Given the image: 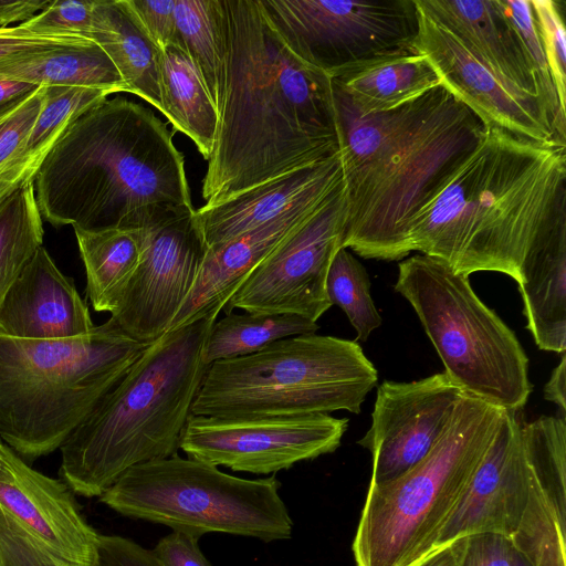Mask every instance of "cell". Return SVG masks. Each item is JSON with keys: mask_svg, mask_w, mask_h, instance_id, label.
Returning a JSON list of instances; mask_svg holds the SVG:
<instances>
[{"mask_svg": "<svg viewBox=\"0 0 566 566\" xmlns=\"http://www.w3.org/2000/svg\"><path fill=\"white\" fill-rule=\"evenodd\" d=\"M544 398L559 407L563 416L566 412V356L563 354L560 361L552 371L544 387Z\"/></svg>", "mask_w": 566, "mask_h": 566, "instance_id": "47", "label": "cell"}, {"mask_svg": "<svg viewBox=\"0 0 566 566\" xmlns=\"http://www.w3.org/2000/svg\"><path fill=\"white\" fill-rule=\"evenodd\" d=\"M334 95L346 197L342 248L402 261L412 252V220L481 142L485 126L442 84L369 115L335 88Z\"/></svg>", "mask_w": 566, "mask_h": 566, "instance_id": "2", "label": "cell"}, {"mask_svg": "<svg viewBox=\"0 0 566 566\" xmlns=\"http://www.w3.org/2000/svg\"><path fill=\"white\" fill-rule=\"evenodd\" d=\"M86 273V294L97 312L111 314L120 303L140 261L135 229H74Z\"/></svg>", "mask_w": 566, "mask_h": 566, "instance_id": "27", "label": "cell"}, {"mask_svg": "<svg viewBox=\"0 0 566 566\" xmlns=\"http://www.w3.org/2000/svg\"><path fill=\"white\" fill-rule=\"evenodd\" d=\"M518 290L526 328L537 347L566 349V214L530 245L520 265Z\"/></svg>", "mask_w": 566, "mask_h": 566, "instance_id": "23", "label": "cell"}, {"mask_svg": "<svg viewBox=\"0 0 566 566\" xmlns=\"http://www.w3.org/2000/svg\"><path fill=\"white\" fill-rule=\"evenodd\" d=\"M1 119V118H0Z\"/></svg>", "mask_w": 566, "mask_h": 566, "instance_id": "50", "label": "cell"}, {"mask_svg": "<svg viewBox=\"0 0 566 566\" xmlns=\"http://www.w3.org/2000/svg\"><path fill=\"white\" fill-rule=\"evenodd\" d=\"M280 481L244 479L175 454L128 469L99 501L118 514L197 538L208 533L284 541L293 521Z\"/></svg>", "mask_w": 566, "mask_h": 566, "instance_id": "10", "label": "cell"}, {"mask_svg": "<svg viewBox=\"0 0 566 566\" xmlns=\"http://www.w3.org/2000/svg\"><path fill=\"white\" fill-rule=\"evenodd\" d=\"M319 326L293 314H226L216 319L205 339L201 360L206 366L254 354L291 336L315 333Z\"/></svg>", "mask_w": 566, "mask_h": 566, "instance_id": "30", "label": "cell"}, {"mask_svg": "<svg viewBox=\"0 0 566 566\" xmlns=\"http://www.w3.org/2000/svg\"><path fill=\"white\" fill-rule=\"evenodd\" d=\"M123 228L136 230L142 254L111 318L126 335L149 345L169 331L193 286L208 245L192 206H146Z\"/></svg>", "mask_w": 566, "mask_h": 566, "instance_id": "13", "label": "cell"}, {"mask_svg": "<svg viewBox=\"0 0 566 566\" xmlns=\"http://www.w3.org/2000/svg\"><path fill=\"white\" fill-rule=\"evenodd\" d=\"M521 438L536 482L566 524L565 417L541 416L531 422H521Z\"/></svg>", "mask_w": 566, "mask_h": 566, "instance_id": "32", "label": "cell"}, {"mask_svg": "<svg viewBox=\"0 0 566 566\" xmlns=\"http://www.w3.org/2000/svg\"><path fill=\"white\" fill-rule=\"evenodd\" d=\"M516 412L503 410L482 461L440 528L430 555L472 534L496 533L510 537L516 528L533 476Z\"/></svg>", "mask_w": 566, "mask_h": 566, "instance_id": "18", "label": "cell"}, {"mask_svg": "<svg viewBox=\"0 0 566 566\" xmlns=\"http://www.w3.org/2000/svg\"><path fill=\"white\" fill-rule=\"evenodd\" d=\"M415 2L451 31L495 73L543 101L536 72L517 32L501 9L499 0H415Z\"/></svg>", "mask_w": 566, "mask_h": 566, "instance_id": "22", "label": "cell"}, {"mask_svg": "<svg viewBox=\"0 0 566 566\" xmlns=\"http://www.w3.org/2000/svg\"><path fill=\"white\" fill-rule=\"evenodd\" d=\"M370 280L365 266L345 248H340L328 269L326 294L332 305L339 306L365 342L381 325L382 318L370 294Z\"/></svg>", "mask_w": 566, "mask_h": 566, "instance_id": "35", "label": "cell"}, {"mask_svg": "<svg viewBox=\"0 0 566 566\" xmlns=\"http://www.w3.org/2000/svg\"><path fill=\"white\" fill-rule=\"evenodd\" d=\"M465 547V537L437 551L416 566H459Z\"/></svg>", "mask_w": 566, "mask_h": 566, "instance_id": "48", "label": "cell"}, {"mask_svg": "<svg viewBox=\"0 0 566 566\" xmlns=\"http://www.w3.org/2000/svg\"><path fill=\"white\" fill-rule=\"evenodd\" d=\"M395 290L412 306L464 394L518 411L532 392L528 358L515 333L473 291L469 276L416 254L398 264Z\"/></svg>", "mask_w": 566, "mask_h": 566, "instance_id": "9", "label": "cell"}, {"mask_svg": "<svg viewBox=\"0 0 566 566\" xmlns=\"http://www.w3.org/2000/svg\"><path fill=\"white\" fill-rule=\"evenodd\" d=\"M163 115L187 135L208 160L217 136L218 108L206 83L184 49L171 43L160 55Z\"/></svg>", "mask_w": 566, "mask_h": 566, "instance_id": "26", "label": "cell"}, {"mask_svg": "<svg viewBox=\"0 0 566 566\" xmlns=\"http://www.w3.org/2000/svg\"><path fill=\"white\" fill-rule=\"evenodd\" d=\"M347 418L328 413L291 417H211L191 415L179 450L188 458L234 472L275 474L334 452Z\"/></svg>", "mask_w": 566, "mask_h": 566, "instance_id": "14", "label": "cell"}, {"mask_svg": "<svg viewBox=\"0 0 566 566\" xmlns=\"http://www.w3.org/2000/svg\"><path fill=\"white\" fill-rule=\"evenodd\" d=\"M439 84L428 57L417 52L368 60L333 78L335 91L360 115L394 109Z\"/></svg>", "mask_w": 566, "mask_h": 566, "instance_id": "24", "label": "cell"}, {"mask_svg": "<svg viewBox=\"0 0 566 566\" xmlns=\"http://www.w3.org/2000/svg\"><path fill=\"white\" fill-rule=\"evenodd\" d=\"M286 48L332 78L358 63L415 52V0H260Z\"/></svg>", "mask_w": 566, "mask_h": 566, "instance_id": "11", "label": "cell"}, {"mask_svg": "<svg viewBox=\"0 0 566 566\" xmlns=\"http://www.w3.org/2000/svg\"><path fill=\"white\" fill-rule=\"evenodd\" d=\"M513 566H531L530 563L521 555L518 554L516 551H515V556H514V564Z\"/></svg>", "mask_w": 566, "mask_h": 566, "instance_id": "49", "label": "cell"}, {"mask_svg": "<svg viewBox=\"0 0 566 566\" xmlns=\"http://www.w3.org/2000/svg\"><path fill=\"white\" fill-rule=\"evenodd\" d=\"M332 195L301 205L226 242L209 247L188 296L174 317L176 329L198 319H217L228 301L253 270Z\"/></svg>", "mask_w": 566, "mask_h": 566, "instance_id": "19", "label": "cell"}, {"mask_svg": "<svg viewBox=\"0 0 566 566\" xmlns=\"http://www.w3.org/2000/svg\"><path fill=\"white\" fill-rule=\"evenodd\" d=\"M0 78L38 86L96 88L109 94L127 92L113 62L95 43L6 62L0 64Z\"/></svg>", "mask_w": 566, "mask_h": 566, "instance_id": "29", "label": "cell"}, {"mask_svg": "<svg viewBox=\"0 0 566 566\" xmlns=\"http://www.w3.org/2000/svg\"><path fill=\"white\" fill-rule=\"evenodd\" d=\"M51 0H0V27L22 23L45 9Z\"/></svg>", "mask_w": 566, "mask_h": 566, "instance_id": "45", "label": "cell"}, {"mask_svg": "<svg viewBox=\"0 0 566 566\" xmlns=\"http://www.w3.org/2000/svg\"><path fill=\"white\" fill-rule=\"evenodd\" d=\"M515 549L509 537L496 533H478L465 537L459 566H513Z\"/></svg>", "mask_w": 566, "mask_h": 566, "instance_id": "42", "label": "cell"}, {"mask_svg": "<svg viewBox=\"0 0 566 566\" xmlns=\"http://www.w3.org/2000/svg\"><path fill=\"white\" fill-rule=\"evenodd\" d=\"M378 374L355 340L316 333L279 339L208 366L195 416L291 417L346 410L358 415Z\"/></svg>", "mask_w": 566, "mask_h": 566, "instance_id": "7", "label": "cell"}, {"mask_svg": "<svg viewBox=\"0 0 566 566\" xmlns=\"http://www.w3.org/2000/svg\"><path fill=\"white\" fill-rule=\"evenodd\" d=\"M214 321L198 319L149 344L70 434L60 448V475L73 493L99 497L128 469L178 453Z\"/></svg>", "mask_w": 566, "mask_h": 566, "instance_id": "5", "label": "cell"}, {"mask_svg": "<svg viewBox=\"0 0 566 566\" xmlns=\"http://www.w3.org/2000/svg\"><path fill=\"white\" fill-rule=\"evenodd\" d=\"M94 566H165L153 549L118 536L99 534Z\"/></svg>", "mask_w": 566, "mask_h": 566, "instance_id": "43", "label": "cell"}, {"mask_svg": "<svg viewBox=\"0 0 566 566\" xmlns=\"http://www.w3.org/2000/svg\"><path fill=\"white\" fill-rule=\"evenodd\" d=\"M86 38L111 59L127 93L163 113L159 50L142 30L123 0H95Z\"/></svg>", "mask_w": 566, "mask_h": 566, "instance_id": "25", "label": "cell"}, {"mask_svg": "<svg viewBox=\"0 0 566 566\" xmlns=\"http://www.w3.org/2000/svg\"><path fill=\"white\" fill-rule=\"evenodd\" d=\"M565 531L566 524L533 475L525 507L509 537L514 549L531 566H566Z\"/></svg>", "mask_w": 566, "mask_h": 566, "instance_id": "34", "label": "cell"}, {"mask_svg": "<svg viewBox=\"0 0 566 566\" xmlns=\"http://www.w3.org/2000/svg\"><path fill=\"white\" fill-rule=\"evenodd\" d=\"M220 0H176L174 42L199 70L217 104L220 88Z\"/></svg>", "mask_w": 566, "mask_h": 566, "instance_id": "33", "label": "cell"}, {"mask_svg": "<svg viewBox=\"0 0 566 566\" xmlns=\"http://www.w3.org/2000/svg\"><path fill=\"white\" fill-rule=\"evenodd\" d=\"M566 214V146L485 127L476 147L417 213L412 251L455 273L520 279L530 245Z\"/></svg>", "mask_w": 566, "mask_h": 566, "instance_id": "3", "label": "cell"}, {"mask_svg": "<svg viewBox=\"0 0 566 566\" xmlns=\"http://www.w3.org/2000/svg\"><path fill=\"white\" fill-rule=\"evenodd\" d=\"M559 1L531 0L560 109L566 114V32Z\"/></svg>", "mask_w": 566, "mask_h": 566, "instance_id": "37", "label": "cell"}, {"mask_svg": "<svg viewBox=\"0 0 566 566\" xmlns=\"http://www.w3.org/2000/svg\"><path fill=\"white\" fill-rule=\"evenodd\" d=\"M43 235L33 181L0 198V303L43 245Z\"/></svg>", "mask_w": 566, "mask_h": 566, "instance_id": "31", "label": "cell"}, {"mask_svg": "<svg viewBox=\"0 0 566 566\" xmlns=\"http://www.w3.org/2000/svg\"><path fill=\"white\" fill-rule=\"evenodd\" d=\"M38 87L21 81L0 78V118L12 112Z\"/></svg>", "mask_w": 566, "mask_h": 566, "instance_id": "46", "label": "cell"}, {"mask_svg": "<svg viewBox=\"0 0 566 566\" xmlns=\"http://www.w3.org/2000/svg\"><path fill=\"white\" fill-rule=\"evenodd\" d=\"M345 220L344 186L253 270L222 311L293 314L317 322L332 306L326 277L342 248Z\"/></svg>", "mask_w": 566, "mask_h": 566, "instance_id": "15", "label": "cell"}, {"mask_svg": "<svg viewBox=\"0 0 566 566\" xmlns=\"http://www.w3.org/2000/svg\"><path fill=\"white\" fill-rule=\"evenodd\" d=\"M147 346L111 317L72 338L0 334V437L30 461L60 449Z\"/></svg>", "mask_w": 566, "mask_h": 566, "instance_id": "6", "label": "cell"}, {"mask_svg": "<svg viewBox=\"0 0 566 566\" xmlns=\"http://www.w3.org/2000/svg\"><path fill=\"white\" fill-rule=\"evenodd\" d=\"M154 112L122 97L77 116L34 179L42 218L54 227L123 228L150 205L192 206L182 154Z\"/></svg>", "mask_w": 566, "mask_h": 566, "instance_id": "4", "label": "cell"}, {"mask_svg": "<svg viewBox=\"0 0 566 566\" xmlns=\"http://www.w3.org/2000/svg\"><path fill=\"white\" fill-rule=\"evenodd\" d=\"M218 128L206 206L339 150L333 78L298 60L260 0H220Z\"/></svg>", "mask_w": 566, "mask_h": 566, "instance_id": "1", "label": "cell"}, {"mask_svg": "<svg viewBox=\"0 0 566 566\" xmlns=\"http://www.w3.org/2000/svg\"><path fill=\"white\" fill-rule=\"evenodd\" d=\"M46 86H39L0 119V175L27 140L43 107Z\"/></svg>", "mask_w": 566, "mask_h": 566, "instance_id": "40", "label": "cell"}, {"mask_svg": "<svg viewBox=\"0 0 566 566\" xmlns=\"http://www.w3.org/2000/svg\"><path fill=\"white\" fill-rule=\"evenodd\" d=\"M344 185L342 155L254 186L229 199L202 206L196 218L209 247L226 242L301 205L325 198Z\"/></svg>", "mask_w": 566, "mask_h": 566, "instance_id": "21", "label": "cell"}, {"mask_svg": "<svg viewBox=\"0 0 566 566\" xmlns=\"http://www.w3.org/2000/svg\"><path fill=\"white\" fill-rule=\"evenodd\" d=\"M98 535L64 481L0 440V566H94Z\"/></svg>", "mask_w": 566, "mask_h": 566, "instance_id": "12", "label": "cell"}, {"mask_svg": "<svg viewBox=\"0 0 566 566\" xmlns=\"http://www.w3.org/2000/svg\"><path fill=\"white\" fill-rule=\"evenodd\" d=\"M443 373L377 388L371 424L358 444L373 455L369 485L394 481L417 465L433 448L463 397Z\"/></svg>", "mask_w": 566, "mask_h": 566, "instance_id": "17", "label": "cell"}, {"mask_svg": "<svg viewBox=\"0 0 566 566\" xmlns=\"http://www.w3.org/2000/svg\"><path fill=\"white\" fill-rule=\"evenodd\" d=\"M504 409L464 394L430 452L400 478L369 485L353 553L356 566H416L482 461Z\"/></svg>", "mask_w": 566, "mask_h": 566, "instance_id": "8", "label": "cell"}, {"mask_svg": "<svg viewBox=\"0 0 566 566\" xmlns=\"http://www.w3.org/2000/svg\"><path fill=\"white\" fill-rule=\"evenodd\" d=\"M145 34L164 50L175 38L176 0H123Z\"/></svg>", "mask_w": 566, "mask_h": 566, "instance_id": "41", "label": "cell"}, {"mask_svg": "<svg viewBox=\"0 0 566 566\" xmlns=\"http://www.w3.org/2000/svg\"><path fill=\"white\" fill-rule=\"evenodd\" d=\"M90 311L44 248L40 247L0 303V334L64 339L94 328Z\"/></svg>", "mask_w": 566, "mask_h": 566, "instance_id": "20", "label": "cell"}, {"mask_svg": "<svg viewBox=\"0 0 566 566\" xmlns=\"http://www.w3.org/2000/svg\"><path fill=\"white\" fill-rule=\"evenodd\" d=\"M417 9L415 52L428 57L441 84L485 127H499L538 143L559 144L541 98L495 73L451 31L418 6Z\"/></svg>", "mask_w": 566, "mask_h": 566, "instance_id": "16", "label": "cell"}, {"mask_svg": "<svg viewBox=\"0 0 566 566\" xmlns=\"http://www.w3.org/2000/svg\"><path fill=\"white\" fill-rule=\"evenodd\" d=\"M94 4L95 0H53L45 9L22 23L34 32L77 34L86 38Z\"/></svg>", "mask_w": 566, "mask_h": 566, "instance_id": "39", "label": "cell"}, {"mask_svg": "<svg viewBox=\"0 0 566 566\" xmlns=\"http://www.w3.org/2000/svg\"><path fill=\"white\" fill-rule=\"evenodd\" d=\"M93 43L77 34L34 32L23 23L0 27V64L49 51L86 48Z\"/></svg>", "mask_w": 566, "mask_h": 566, "instance_id": "38", "label": "cell"}, {"mask_svg": "<svg viewBox=\"0 0 566 566\" xmlns=\"http://www.w3.org/2000/svg\"><path fill=\"white\" fill-rule=\"evenodd\" d=\"M499 4L517 32L536 72L553 130L560 145L565 144L566 114L560 109L545 53L539 39L531 0H499Z\"/></svg>", "mask_w": 566, "mask_h": 566, "instance_id": "36", "label": "cell"}, {"mask_svg": "<svg viewBox=\"0 0 566 566\" xmlns=\"http://www.w3.org/2000/svg\"><path fill=\"white\" fill-rule=\"evenodd\" d=\"M165 566H211L199 546V538L172 531L153 548Z\"/></svg>", "mask_w": 566, "mask_h": 566, "instance_id": "44", "label": "cell"}, {"mask_svg": "<svg viewBox=\"0 0 566 566\" xmlns=\"http://www.w3.org/2000/svg\"><path fill=\"white\" fill-rule=\"evenodd\" d=\"M108 95L96 88L46 86L35 124L19 153L0 175V198L33 181L42 161L69 125Z\"/></svg>", "mask_w": 566, "mask_h": 566, "instance_id": "28", "label": "cell"}]
</instances>
